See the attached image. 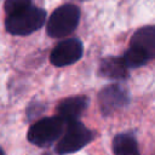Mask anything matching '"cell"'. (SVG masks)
I'll list each match as a JSON object with an SVG mask.
<instances>
[{
	"instance_id": "cell-7",
	"label": "cell",
	"mask_w": 155,
	"mask_h": 155,
	"mask_svg": "<svg viewBox=\"0 0 155 155\" xmlns=\"http://www.w3.org/2000/svg\"><path fill=\"white\" fill-rule=\"evenodd\" d=\"M88 105V98L85 96H74L63 99L57 107V116L65 124L75 122L82 115Z\"/></svg>"
},
{
	"instance_id": "cell-2",
	"label": "cell",
	"mask_w": 155,
	"mask_h": 155,
	"mask_svg": "<svg viewBox=\"0 0 155 155\" xmlns=\"http://www.w3.org/2000/svg\"><path fill=\"white\" fill-rule=\"evenodd\" d=\"M80 21V10L73 4L57 7L48 18L46 30L51 38H63L75 30Z\"/></svg>"
},
{
	"instance_id": "cell-4",
	"label": "cell",
	"mask_w": 155,
	"mask_h": 155,
	"mask_svg": "<svg viewBox=\"0 0 155 155\" xmlns=\"http://www.w3.org/2000/svg\"><path fill=\"white\" fill-rule=\"evenodd\" d=\"M65 122L58 116L44 117L34 122L28 131V140L38 147H47L61 138Z\"/></svg>"
},
{
	"instance_id": "cell-10",
	"label": "cell",
	"mask_w": 155,
	"mask_h": 155,
	"mask_svg": "<svg viewBox=\"0 0 155 155\" xmlns=\"http://www.w3.org/2000/svg\"><path fill=\"white\" fill-rule=\"evenodd\" d=\"M114 155H140L136 139L127 133L115 136L113 140Z\"/></svg>"
},
{
	"instance_id": "cell-13",
	"label": "cell",
	"mask_w": 155,
	"mask_h": 155,
	"mask_svg": "<svg viewBox=\"0 0 155 155\" xmlns=\"http://www.w3.org/2000/svg\"><path fill=\"white\" fill-rule=\"evenodd\" d=\"M0 155H5V154H4V151H2V149H1V148H0Z\"/></svg>"
},
{
	"instance_id": "cell-1",
	"label": "cell",
	"mask_w": 155,
	"mask_h": 155,
	"mask_svg": "<svg viewBox=\"0 0 155 155\" xmlns=\"http://www.w3.org/2000/svg\"><path fill=\"white\" fill-rule=\"evenodd\" d=\"M45 19L46 12L40 7L31 5L22 12L7 16L5 27L12 35H28L40 29L44 25Z\"/></svg>"
},
{
	"instance_id": "cell-8",
	"label": "cell",
	"mask_w": 155,
	"mask_h": 155,
	"mask_svg": "<svg viewBox=\"0 0 155 155\" xmlns=\"http://www.w3.org/2000/svg\"><path fill=\"white\" fill-rule=\"evenodd\" d=\"M130 46L143 51L148 59H155V25L139 28L132 35Z\"/></svg>"
},
{
	"instance_id": "cell-6",
	"label": "cell",
	"mask_w": 155,
	"mask_h": 155,
	"mask_svg": "<svg viewBox=\"0 0 155 155\" xmlns=\"http://www.w3.org/2000/svg\"><path fill=\"white\" fill-rule=\"evenodd\" d=\"M128 93L117 85H110L99 92L98 102L103 114H111L128 103Z\"/></svg>"
},
{
	"instance_id": "cell-11",
	"label": "cell",
	"mask_w": 155,
	"mask_h": 155,
	"mask_svg": "<svg viewBox=\"0 0 155 155\" xmlns=\"http://www.w3.org/2000/svg\"><path fill=\"white\" fill-rule=\"evenodd\" d=\"M122 58H124L127 68H137V67L145 64L149 61L143 51H140L139 48L133 47V46H130V48L125 52Z\"/></svg>"
},
{
	"instance_id": "cell-9",
	"label": "cell",
	"mask_w": 155,
	"mask_h": 155,
	"mask_svg": "<svg viewBox=\"0 0 155 155\" xmlns=\"http://www.w3.org/2000/svg\"><path fill=\"white\" fill-rule=\"evenodd\" d=\"M99 74L108 79H125L127 76V65L122 57H105L101 61Z\"/></svg>"
},
{
	"instance_id": "cell-3",
	"label": "cell",
	"mask_w": 155,
	"mask_h": 155,
	"mask_svg": "<svg viewBox=\"0 0 155 155\" xmlns=\"http://www.w3.org/2000/svg\"><path fill=\"white\" fill-rule=\"evenodd\" d=\"M94 138L93 131L87 128L84 124L75 121L67 124L63 134L56 144V153L58 155H68L79 151L86 147Z\"/></svg>"
},
{
	"instance_id": "cell-12",
	"label": "cell",
	"mask_w": 155,
	"mask_h": 155,
	"mask_svg": "<svg viewBox=\"0 0 155 155\" xmlns=\"http://www.w3.org/2000/svg\"><path fill=\"white\" fill-rule=\"evenodd\" d=\"M31 6V0H6L4 4V10L6 16H12L22 12Z\"/></svg>"
},
{
	"instance_id": "cell-5",
	"label": "cell",
	"mask_w": 155,
	"mask_h": 155,
	"mask_svg": "<svg viewBox=\"0 0 155 155\" xmlns=\"http://www.w3.org/2000/svg\"><path fill=\"white\" fill-rule=\"evenodd\" d=\"M82 44L78 39H65L58 42L50 54V61L56 67H65L78 62L82 56Z\"/></svg>"
}]
</instances>
